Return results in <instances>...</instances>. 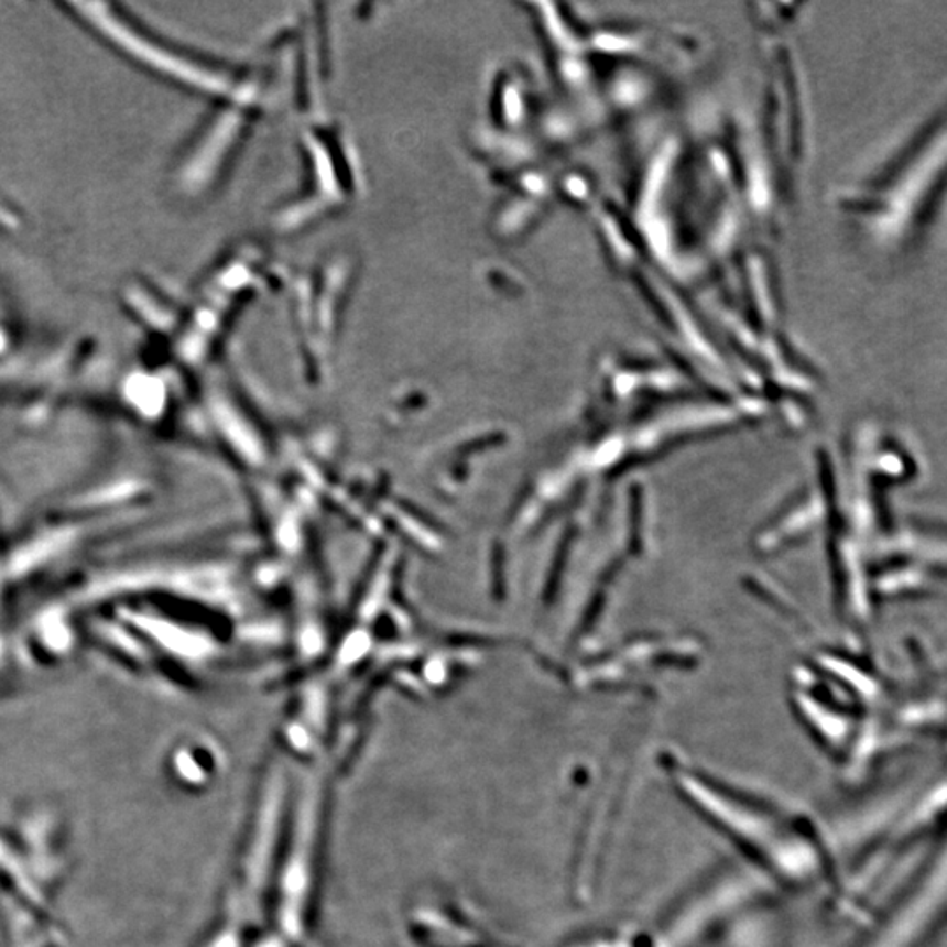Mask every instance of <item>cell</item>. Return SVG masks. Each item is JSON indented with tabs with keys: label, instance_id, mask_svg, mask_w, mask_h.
I'll return each mask as SVG.
<instances>
[{
	"label": "cell",
	"instance_id": "6da1fadb",
	"mask_svg": "<svg viewBox=\"0 0 947 947\" xmlns=\"http://www.w3.org/2000/svg\"><path fill=\"white\" fill-rule=\"evenodd\" d=\"M665 775L681 801L775 883L809 890L830 878L828 849L801 814L674 758L665 763Z\"/></svg>",
	"mask_w": 947,
	"mask_h": 947
},
{
	"label": "cell",
	"instance_id": "7a4b0ae2",
	"mask_svg": "<svg viewBox=\"0 0 947 947\" xmlns=\"http://www.w3.org/2000/svg\"><path fill=\"white\" fill-rule=\"evenodd\" d=\"M947 197V100L899 148L866 197L875 242L911 250L928 232Z\"/></svg>",
	"mask_w": 947,
	"mask_h": 947
}]
</instances>
